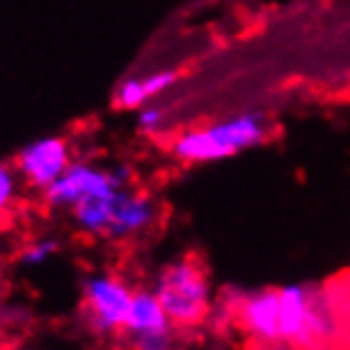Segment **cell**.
Instances as JSON below:
<instances>
[{
	"instance_id": "1",
	"label": "cell",
	"mask_w": 350,
	"mask_h": 350,
	"mask_svg": "<svg viewBox=\"0 0 350 350\" xmlns=\"http://www.w3.org/2000/svg\"><path fill=\"white\" fill-rule=\"evenodd\" d=\"M267 135H269V124H267L264 114L241 112L178 132L170 140L167 152L185 165L219 163V160L237 158L246 150L262 145Z\"/></svg>"
},
{
	"instance_id": "2",
	"label": "cell",
	"mask_w": 350,
	"mask_h": 350,
	"mask_svg": "<svg viewBox=\"0 0 350 350\" xmlns=\"http://www.w3.org/2000/svg\"><path fill=\"white\" fill-rule=\"evenodd\" d=\"M155 295L175 330H196L213 312V287L198 256H178L155 277Z\"/></svg>"
},
{
	"instance_id": "3",
	"label": "cell",
	"mask_w": 350,
	"mask_h": 350,
	"mask_svg": "<svg viewBox=\"0 0 350 350\" xmlns=\"http://www.w3.org/2000/svg\"><path fill=\"white\" fill-rule=\"evenodd\" d=\"M338 335V310L327 292L312 284L280 287V342L320 348Z\"/></svg>"
},
{
	"instance_id": "4",
	"label": "cell",
	"mask_w": 350,
	"mask_h": 350,
	"mask_svg": "<svg viewBox=\"0 0 350 350\" xmlns=\"http://www.w3.org/2000/svg\"><path fill=\"white\" fill-rule=\"evenodd\" d=\"M132 185L130 167L124 165H102L94 160H74L64 175L53 185H49L41 198L49 208L69 213L79 203L105 196V193L120 191Z\"/></svg>"
},
{
	"instance_id": "5",
	"label": "cell",
	"mask_w": 350,
	"mask_h": 350,
	"mask_svg": "<svg viewBox=\"0 0 350 350\" xmlns=\"http://www.w3.org/2000/svg\"><path fill=\"white\" fill-rule=\"evenodd\" d=\"M135 284L120 271H94L81 282V317L99 338L122 335Z\"/></svg>"
},
{
	"instance_id": "6",
	"label": "cell",
	"mask_w": 350,
	"mask_h": 350,
	"mask_svg": "<svg viewBox=\"0 0 350 350\" xmlns=\"http://www.w3.org/2000/svg\"><path fill=\"white\" fill-rule=\"evenodd\" d=\"M74 163V148L64 135H49L28 142L16 152L13 165L23 185L31 191L44 193L64 175V170Z\"/></svg>"
},
{
	"instance_id": "7",
	"label": "cell",
	"mask_w": 350,
	"mask_h": 350,
	"mask_svg": "<svg viewBox=\"0 0 350 350\" xmlns=\"http://www.w3.org/2000/svg\"><path fill=\"white\" fill-rule=\"evenodd\" d=\"M158 221L160 203L148 191L127 185L122 191H117V196L112 198L105 241H112V244L137 241L158 226Z\"/></svg>"
},
{
	"instance_id": "8",
	"label": "cell",
	"mask_w": 350,
	"mask_h": 350,
	"mask_svg": "<svg viewBox=\"0 0 350 350\" xmlns=\"http://www.w3.org/2000/svg\"><path fill=\"white\" fill-rule=\"evenodd\" d=\"M241 330L262 342H280V287L241 295L234 307Z\"/></svg>"
},
{
	"instance_id": "9",
	"label": "cell",
	"mask_w": 350,
	"mask_h": 350,
	"mask_svg": "<svg viewBox=\"0 0 350 350\" xmlns=\"http://www.w3.org/2000/svg\"><path fill=\"white\" fill-rule=\"evenodd\" d=\"M178 79H180L178 69H158L150 71V74L127 77L114 89V105L122 107V109H140V107L155 102L158 96H163L167 89H173Z\"/></svg>"
},
{
	"instance_id": "10",
	"label": "cell",
	"mask_w": 350,
	"mask_h": 350,
	"mask_svg": "<svg viewBox=\"0 0 350 350\" xmlns=\"http://www.w3.org/2000/svg\"><path fill=\"white\" fill-rule=\"evenodd\" d=\"M165 327H173V325L167 320L165 310H163L158 295H155V289L135 287L130 310H127V317H124L122 338H127V335L155 333V330H165Z\"/></svg>"
},
{
	"instance_id": "11",
	"label": "cell",
	"mask_w": 350,
	"mask_h": 350,
	"mask_svg": "<svg viewBox=\"0 0 350 350\" xmlns=\"http://www.w3.org/2000/svg\"><path fill=\"white\" fill-rule=\"evenodd\" d=\"M59 252H62L59 239L51 237V234H38L18 249V264L26 267V269H36V267L49 264L53 256H59Z\"/></svg>"
},
{
	"instance_id": "12",
	"label": "cell",
	"mask_w": 350,
	"mask_h": 350,
	"mask_svg": "<svg viewBox=\"0 0 350 350\" xmlns=\"http://www.w3.org/2000/svg\"><path fill=\"white\" fill-rule=\"evenodd\" d=\"M21 191H23V180H21L16 165L8 160H0V216L16 206Z\"/></svg>"
},
{
	"instance_id": "13",
	"label": "cell",
	"mask_w": 350,
	"mask_h": 350,
	"mask_svg": "<svg viewBox=\"0 0 350 350\" xmlns=\"http://www.w3.org/2000/svg\"><path fill=\"white\" fill-rule=\"evenodd\" d=\"M124 342L130 350H178V330L165 327V330H155V333L127 335Z\"/></svg>"
},
{
	"instance_id": "14",
	"label": "cell",
	"mask_w": 350,
	"mask_h": 350,
	"mask_svg": "<svg viewBox=\"0 0 350 350\" xmlns=\"http://www.w3.org/2000/svg\"><path fill=\"white\" fill-rule=\"evenodd\" d=\"M137 127L142 135H160L167 127V109L155 105V102L140 107L137 109Z\"/></svg>"
},
{
	"instance_id": "15",
	"label": "cell",
	"mask_w": 350,
	"mask_h": 350,
	"mask_svg": "<svg viewBox=\"0 0 350 350\" xmlns=\"http://www.w3.org/2000/svg\"><path fill=\"white\" fill-rule=\"evenodd\" d=\"M16 350H26V348H16Z\"/></svg>"
}]
</instances>
